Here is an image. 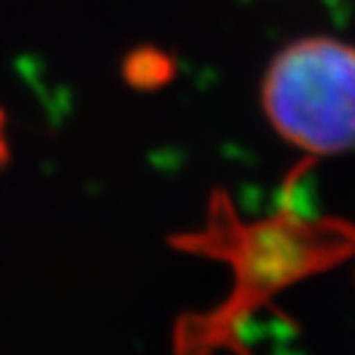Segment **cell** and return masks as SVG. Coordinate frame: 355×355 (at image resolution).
Listing matches in <instances>:
<instances>
[{"mask_svg": "<svg viewBox=\"0 0 355 355\" xmlns=\"http://www.w3.org/2000/svg\"><path fill=\"white\" fill-rule=\"evenodd\" d=\"M268 123L311 155L355 150V46L335 37H300L270 60L263 76Z\"/></svg>", "mask_w": 355, "mask_h": 355, "instance_id": "6da1fadb", "label": "cell"}]
</instances>
